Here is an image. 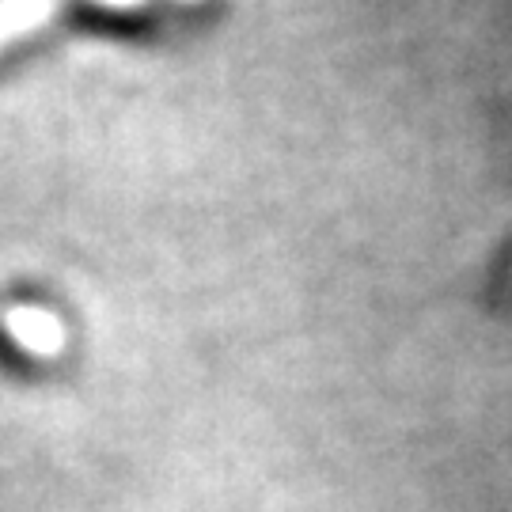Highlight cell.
Listing matches in <instances>:
<instances>
[{"mask_svg":"<svg viewBox=\"0 0 512 512\" xmlns=\"http://www.w3.org/2000/svg\"><path fill=\"white\" fill-rule=\"evenodd\" d=\"M61 0H0V46L50 23Z\"/></svg>","mask_w":512,"mask_h":512,"instance_id":"obj_2","label":"cell"},{"mask_svg":"<svg viewBox=\"0 0 512 512\" xmlns=\"http://www.w3.org/2000/svg\"><path fill=\"white\" fill-rule=\"evenodd\" d=\"M99 4H103V8H137L141 0H99Z\"/></svg>","mask_w":512,"mask_h":512,"instance_id":"obj_3","label":"cell"},{"mask_svg":"<svg viewBox=\"0 0 512 512\" xmlns=\"http://www.w3.org/2000/svg\"><path fill=\"white\" fill-rule=\"evenodd\" d=\"M4 330L12 334V342L35 357H54L57 349L65 346V327L54 311L35 308V304H19L8 308L4 315Z\"/></svg>","mask_w":512,"mask_h":512,"instance_id":"obj_1","label":"cell"}]
</instances>
